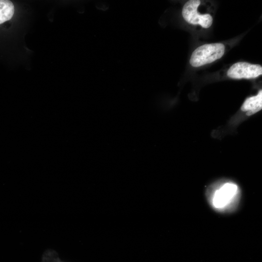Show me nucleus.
<instances>
[{"mask_svg":"<svg viewBox=\"0 0 262 262\" xmlns=\"http://www.w3.org/2000/svg\"><path fill=\"white\" fill-rule=\"evenodd\" d=\"M239 195L238 186L232 182H226L217 186L210 194V201L215 209L228 210L235 205Z\"/></svg>","mask_w":262,"mask_h":262,"instance_id":"1","label":"nucleus"},{"mask_svg":"<svg viewBox=\"0 0 262 262\" xmlns=\"http://www.w3.org/2000/svg\"><path fill=\"white\" fill-rule=\"evenodd\" d=\"M224 52L225 46L222 43L204 44L193 51L190 64L195 67L210 64L221 58Z\"/></svg>","mask_w":262,"mask_h":262,"instance_id":"2","label":"nucleus"},{"mask_svg":"<svg viewBox=\"0 0 262 262\" xmlns=\"http://www.w3.org/2000/svg\"><path fill=\"white\" fill-rule=\"evenodd\" d=\"M200 4L199 0L187 1L182 8V16L186 22L191 24H199L204 28H208L212 24L213 17L208 14L200 15L197 13Z\"/></svg>","mask_w":262,"mask_h":262,"instance_id":"3","label":"nucleus"},{"mask_svg":"<svg viewBox=\"0 0 262 262\" xmlns=\"http://www.w3.org/2000/svg\"><path fill=\"white\" fill-rule=\"evenodd\" d=\"M262 74V67L258 64L240 62L233 64L229 69L227 75L232 79H252Z\"/></svg>","mask_w":262,"mask_h":262,"instance_id":"4","label":"nucleus"},{"mask_svg":"<svg viewBox=\"0 0 262 262\" xmlns=\"http://www.w3.org/2000/svg\"><path fill=\"white\" fill-rule=\"evenodd\" d=\"M262 108V91L254 96L247 98L243 103L241 110L246 112L247 115H252L260 111Z\"/></svg>","mask_w":262,"mask_h":262,"instance_id":"5","label":"nucleus"},{"mask_svg":"<svg viewBox=\"0 0 262 262\" xmlns=\"http://www.w3.org/2000/svg\"><path fill=\"white\" fill-rule=\"evenodd\" d=\"M14 13V6L10 0H0V24L10 20Z\"/></svg>","mask_w":262,"mask_h":262,"instance_id":"6","label":"nucleus"}]
</instances>
